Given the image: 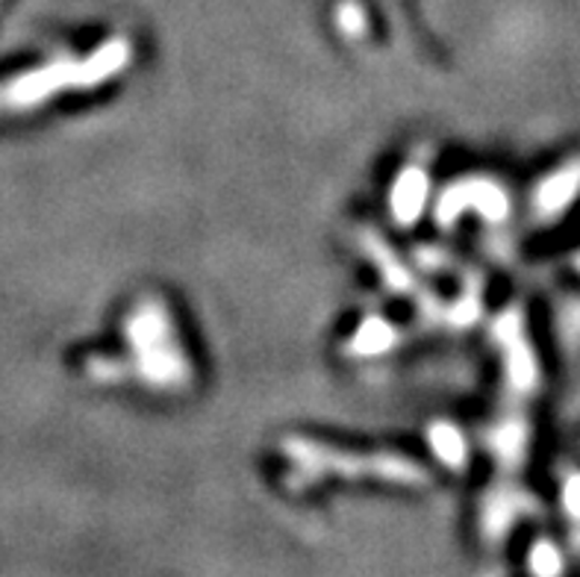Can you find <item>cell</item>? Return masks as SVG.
<instances>
[{
  "label": "cell",
  "mask_w": 580,
  "mask_h": 577,
  "mask_svg": "<svg viewBox=\"0 0 580 577\" xmlns=\"http://www.w3.org/2000/svg\"><path fill=\"white\" fill-rule=\"evenodd\" d=\"M130 345V371L153 389H186L192 384V362L177 339L169 307L157 298H144L124 321Z\"/></svg>",
  "instance_id": "6da1fadb"
},
{
  "label": "cell",
  "mask_w": 580,
  "mask_h": 577,
  "mask_svg": "<svg viewBox=\"0 0 580 577\" xmlns=\"http://www.w3.org/2000/svg\"><path fill=\"white\" fill-rule=\"evenodd\" d=\"M283 454L289 457L301 477H346V480H380L389 486H419L430 484L424 466L396 451H348L337 445L316 442L310 436H289L283 439Z\"/></svg>",
  "instance_id": "7a4b0ae2"
},
{
  "label": "cell",
  "mask_w": 580,
  "mask_h": 577,
  "mask_svg": "<svg viewBox=\"0 0 580 577\" xmlns=\"http://www.w3.org/2000/svg\"><path fill=\"white\" fill-rule=\"evenodd\" d=\"M492 336H496L501 362H504L507 392L513 395L516 401L537 395L539 384H542V368H539V357L528 336V318L519 304L498 312L492 321Z\"/></svg>",
  "instance_id": "3957f363"
},
{
  "label": "cell",
  "mask_w": 580,
  "mask_h": 577,
  "mask_svg": "<svg viewBox=\"0 0 580 577\" xmlns=\"http://www.w3.org/2000/svg\"><path fill=\"white\" fill-rule=\"evenodd\" d=\"M466 212H478L487 225H504L510 216V195L498 180L489 177H463L442 189L437 201V225L442 230H454Z\"/></svg>",
  "instance_id": "277c9868"
},
{
  "label": "cell",
  "mask_w": 580,
  "mask_h": 577,
  "mask_svg": "<svg viewBox=\"0 0 580 577\" xmlns=\"http://www.w3.org/2000/svg\"><path fill=\"white\" fill-rule=\"evenodd\" d=\"M539 501L519 484L498 480L487 489L480 501V534L489 545L504 543L510 530L528 516H537Z\"/></svg>",
  "instance_id": "5b68a950"
},
{
  "label": "cell",
  "mask_w": 580,
  "mask_h": 577,
  "mask_svg": "<svg viewBox=\"0 0 580 577\" xmlns=\"http://www.w3.org/2000/svg\"><path fill=\"white\" fill-rule=\"evenodd\" d=\"M530 445H533V427H530L528 410L522 401L510 404L507 410L498 412V419L487 430V448L498 469L507 475L524 469L530 457Z\"/></svg>",
  "instance_id": "8992f818"
},
{
  "label": "cell",
  "mask_w": 580,
  "mask_h": 577,
  "mask_svg": "<svg viewBox=\"0 0 580 577\" xmlns=\"http://www.w3.org/2000/svg\"><path fill=\"white\" fill-rule=\"evenodd\" d=\"M580 198V157L569 159L554 171H548L530 195V216L542 227L557 225L560 218L569 216Z\"/></svg>",
  "instance_id": "52a82bcc"
},
{
  "label": "cell",
  "mask_w": 580,
  "mask_h": 577,
  "mask_svg": "<svg viewBox=\"0 0 580 577\" xmlns=\"http://www.w3.org/2000/svg\"><path fill=\"white\" fill-rule=\"evenodd\" d=\"M360 248L366 251V257L374 262V268H378L380 277H383V283H387L392 292L412 298V301L419 304V310L424 312V316H437L439 312V316L446 318V307H439L437 298H424V292L419 295V286H416V280H412V271L404 266V262L398 260V253L389 248V242L383 239V236L371 233V230H362Z\"/></svg>",
  "instance_id": "ba28073f"
},
{
  "label": "cell",
  "mask_w": 580,
  "mask_h": 577,
  "mask_svg": "<svg viewBox=\"0 0 580 577\" xmlns=\"http://www.w3.org/2000/svg\"><path fill=\"white\" fill-rule=\"evenodd\" d=\"M430 201V162L428 159H412L398 171L396 183L389 189V212L396 225L412 227L428 210Z\"/></svg>",
  "instance_id": "9c48e42d"
},
{
  "label": "cell",
  "mask_w": 580,
  "mask_h": 577,
  "mask_svg": "<svg viewBox=\"0 0 580 577\" xmlns=\"http://www.w3.org/2000/svg\"><path fill=\"white\" fill-rule=\"evenodd\" d=\"M398 345V327L392 321H387L383 316H366L360 321V327L353 330V336L348 339V354L351 357H383L387 351H392Z\"/></svg>",
  "instance_id": "30bf717a"
},
{
  "label": "cell",
  "mask_w": 580,
  "mask_h": 577,
  "mask_svg": "<svg viewBox=\"0 0 580 577\" xmlns=\"http://www.w3.org/2000/svg\"><path fill=\"white\" fill-rule=\"evenodd\" d=\"M428 445L446 469L463 471L469 466V442H466L463 430L451 421H433L428 427Z\"/></svg>",
  "instance_id": "8fae6325"
},
{
  "label": "cell",
  "mask_w": 580,
  "mask_h": 577,
  "mask_svg": "<svg viewBox=\"0 0 580 577\" xmlns=\"http://www.w3.org/2000/svg\"><path fill=\"white\" fill-rule=\"evenodd\" d=\"M480 310H483V283H480L478 275H469L460 298L446 310V321L454 327L474 325L480 318Z\"/></svg>",
  "instance_id": "7c38bea8"
},
{
  "label": "cell",
  "mask_w": 580,
  "mask_h": 577,
  "mask_svg": "<svg viewBox=\"0 0 580 577\" xmlns=\"http://www.w3.org/2000/svg\"><path fill=\"white\" fill-rule=\"evenodd\" d=\"M528 569L539 577H554L560 571H566V554L560 545H554L551 539H537L530 545L528 554Z\"/></svg>",
  "instance_id": "4fadbf2b"
},
{
  "label": "cell",
  "mask_w": 580,
  "mask_h": 577,
  "mask_svg": "<svg viewBox=\"0 0 580 577\" xmlns=\"http://www.w3.org/2000/svg\"><path fill=\"white\" fill-rule=\"evenodd\" d=\"M560 504H563L566 519H569V539H572V551L580 557V471H569L560 484Z\"/></svg>",
  "instance_id": "5bb4252c"
},
{
  "label": "cell",
  "mask_w": 580,
  "mask_h": 577,
  "mask_svg": "<svg viewBox=\"0 0 580 577\" xmlns=\"http://www.w3.org/2000/svg\"><path fill=\"white\" fill-rule=\"evenodd\" d=\"M337 27L346 39H360L369 30V18H366L357 0H342L337 7Z\"/></svg>",
  "instance_id": "9a60e30c"
},
{
  "label": "cell",
  "mask_w": 580,
  "mask_h": 577,
  "mask_svg": "<svg viewBox=\"0 0 580 577\" xmlns=\"http://www.w3.org/2000/svg\"><path fill=\"white\" fill-rule=\"evenodd\" d=\"M557 325L566 345H580V301H566L557 312Z\"/></svg>",
  "instance_id": "2e32d148"
},
{
  "label": "cell",
  "mask_w": 580,
  "mask_h": 577,
  "mask_svg": "<svg viewBox=\"0 0 580 577\" xmlns=\"http://www.w3.org/2000/svg\"><path fill=\"white\" fill-rule=\"evenodd\" d=\"M574 268H578V271H580V253H578V257H574Z\"/></svg>",
  "instance_id": "e0dca14e"
}]
</instances>
